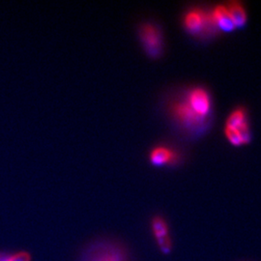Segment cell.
Segmentation results:
<instances>
[{
	"instance_id": "6da1fadb",
	"label": "cell",
	"mask_w": 261,
	"mask_h": 261,
	"mask_svg": "<svg viewBox=\"0 0 261 261\" xmlns=\"http://www.w3.org/2000/svg\"><path fill=\"white\" fill-rule=\"evenodd\" d=\"M165 107L170 122L188 138L196 139L203 136L213 123V119L200 117L192 110L184 87L168 94Z\"/></svg>"
},
{
	"instance_id": "7a4b0ae2",
	"label": "cell",
	"mask_w": 261,
	"mask_h": 261,
	"mask_svg": "<svg viewBox=\"0 0 261 261\" xmlns=\"http://www.w3.org/2000/svg\"><path fill=\"white\" fill-rule=\"evenodd\" d=\"M181 24L187 34L201 41L213 39L221 33L215 24L211 8L204 6L195 5L184 10Z\"/></svg>"
},
{
	"instance_id": "3957f363",
	"label": "cell",
	"mask_w": 261,
	"mask_h": 261,
	"mask_svg": "<svg viewBox=\"0 0 261 261\" xmlns=\"http://www.w3.org/2000/svg\"><path fill=\"white\" fill-rule=\"evenodd\" d=\"M80 261H130V254L123 243L103 239L85 247Z\"/></svg>"
},
{
	"instance_id": "277c9868",
	"label": "cell",
	"mask_w": 261,
	"mask_h": 261,
	"mask_svg": "<svg viewBox=\"0 0 261 261\" xmlns=\"http://www.w3.org/2000/svg\"><path fill=\"white\" fill-rule=\"evenodd\" d=\"M138 35L143 51L149 58L158 59L164 55L166 41L161 24L152 20L144 21L138 28Z\"/></svg>"
},
{
	"instance_id": "5b68a950",
	"label": "cell",
	"mask_w": 261,
	"mask_h": 261,
	"mask_svg": "<svg viewBox=\"0 0 261 261\" xmlns=\"http://www.w3.org/2000/svg\"><path fill=\"white\" fill-rule=\"evenodd\" d=\"M150 231L160 253L171 254L174 249V240L168 219L164 215H154L150 219Z\"/></svg>"
},
{
	"instance_id": "8992f818",
	"label": "cell",
	"mask_w": 261,
	"mask_h": 261,
	"mask_svg": "<svg viewBox=\"0 0 261 261\" xmlns=\"http://www.w3.org/2000/svg\"><path fill=\"white\" fill-rule=\"evenodd\" d=\"M184 88L187 101L192 110L200 117L213 119V98L205 86L193 85Z\"/></svg>"
},
{
	"instance_id": "52a82bcc",
	"label": "cell",
	"mask_w": 261,
	"mask_h": 261,
	"mask_svg": "<svg viewBox=\"0 0 261 261\" xmlns=\"http://www.w3.org/2000/svg\"><path fill=\"white\" fill-rule=\"evenodd\" d=\"M148 157L151 165L154 167H176L183 162L184 154L171 144L159 143L150 150Z\"/></svg>"
},
{
	"instance_id": "ba28073f",
	"label": "cell",
	"mask_w": 261,
	"mask_h": 261,
	"mask_svg": "<svg viewBox=\"0 0 261 261\" xmlns=\"http://www.w3.org/2000/svg\"><path fill=\"white\" fill-rule=\"evenodd\" d=\"M224 125L235 128L240 132L244 144H249L252 139V125L249 112L244 106H237L228 113Z\"/></svg>"
},
{
	"instance_id": "9c48e42d",
	"label": "cell",
	"mask_w": 261,
	"mask_h": 261,
	"mask_svg": "<svg viewBox=\"0 0 261 261\" xmlns=\"http://www.w3.org/2000/svg\"><path fill=\"white\" fill-rule=\"evenodd\" d=\"M211 14L215 24L220 32L228 33L236 30L233 20L231 19L224 3H219L213 6L211 8Z\"/></svg>"
},
{
	"instance_id": "30bf717a",
	"label": "cell",
	"mask_w": 261,
	"mask_h": 261,
	"mask_svg": "<svg viewBox=\"0 0 261 261\" xmlns=\"http://www.w3.org/2000/svg\"><path fill=\"white\" fill-rule=\"evenodd\" d=\"M224 4L228 10L231 19L233 20L236 29L244 28L247 24L249 19L248 11L246 9L244 3L239 0H229L226 1Z\"/></svg>"
},
{
	"instance_id": "8fae6325",
	"label": "cell",
	"mask_w": 261,
	"mask_h": 261,
	"mask_svg": "<svg viewBox=\"0 0 261 261\" xmlns=\"http://www.w3.org/2000/svg\"><path fill=\"white\" fill-rule=\"evenodd\" d=\"M224 134L227 141L235 147H241L243 145H245L242 136L237 129L224 125Z\"/></svg>"
},
{
	"instance_id": "7c38bea8",
	"label": "cell",
	"mask_w": 261,
	"mask_h": 261,
	"mask_svg": "<svg viewBox=\"0 0 261 261\" xmlns=\"http://www.w3.org/2000/svg\"><path fill=\"white\" fill-rule=\"evenodd\" d=\"M9 261H31V256L28 252H18L12 256H9Z\"/></svg>"
},
{
	"instance_id": "4fadbf2b",
	"label": "cell",
	"mask_w": 261,
	"mask_h": 261,
	"mask_svg": "<svg viewBox=\"0 0 261 261\" xmlns=\"http://www.w3.org/2000/svg\"><path fill=\"white\" fill-rule=\"evenodd\" d=\"M0 261H9V257H0Z\"/></svg>"
}]
</instances>
